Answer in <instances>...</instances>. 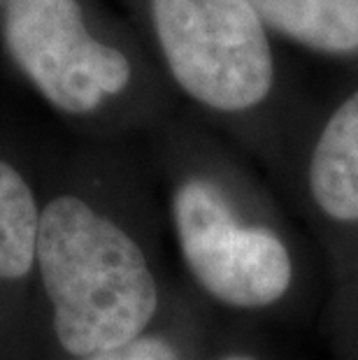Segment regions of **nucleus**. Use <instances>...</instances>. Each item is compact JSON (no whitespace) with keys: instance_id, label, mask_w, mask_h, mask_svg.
I'll return each instance as SVG.
<instances>
[{"instance_id":"6","label":"nucleus","mask_w":358,"mask_h":360,"mask_svg":"<svg viewBox=\"0 0 358 360\" xmlns=\"http://www.w3.org/2000/svg\"><path fill=\"white\" fill-rule=\"evenodd\" d=\"M261 21L312 49H358V0H249Z\"/></svg>"},{"instance_id":"5","label":"nucleus","mask_w":358,"mask_h":360,"mask_svg":"<svg viewBox=\"0 0 358 360\" xmlns=\"http://www.w3.org/2000/svg\"><path fill=\"white\" fill-rule=\"evenodd\" d=\"M309 191L326 217L342 224L358 221V91L335 110L319 137Z\"/></svg>"},{"instance_id":"7","label":"nucleus","mask_w":358,"mask_h":360,"mask_svg":"<svg viewBox=\"0 0 358 360\" xmlns=\"http://www.w3.org/2000/svg\"><path fill=\"white\" fill-rule=\"evenodd\" d=\"M37 231L40 214L33 191L10 163L0 160V279L14 281L33 270Z\"/></svg>"},{"instance_id":"2","label":"nucleus","mask_w":358,"mask_h":360,"mask_svg":"<svg viewBox=\"0 0 358 360\" xmlns=\"http://www.w3.org/2000/svg\"><path fill=\"white\" fill-rule=\"evenodd\" d=\"M172 77L198 103L249 110L272 86V53L249 0H151Z\"/></svg>"},{"instance_id":"8","label":"nucleus","mask_w":358,"mask_h":360,"mask_svg":"<svg viewBox=\"0 0 358 360\" xmlns=\"http://www.w3.org/2000/svg\"><path fill=\"white\" fill-rule=\"evenodd\" d=\"M84 360H181L177 349L172 347L165 337L158 335H142L138 340L121 344L117 349L101 351Z\"/></svg>"},{"instance_id":"4","label":"nucleus","mask_w":358,"mask_h":360,"mask_svg":"<svg viewBox=\"0 0 358 360\" xmlns=\"http://www.w3.org/2000/svg\"><path fill=\"white\" fill-rule=\"evenodd\" d=\"M5 42L40 94L68 114L94 112L131 79L124 53L89 35L77 0H7Z\"/></svg>"},{"instance_id":"3","label":"nucleus","mask_w":358,"mask_h":360,"mask_svg":"<svg viewBox=\"0 0 358 360\" xmlns=\"http://www.w3.org/2000/svg\"><path fill=\"white\" fill-rule=\"evenodd\" d=\"M172 221L186 267L219 302L268 307L291 286L286 244L268 228L242 226L212 181L196 177L181 184L172 198Z\"/></svg>"},{"instance_id":"1","label":"nucleus","mask_w":358,"mask_h":360,"mask_svg":"<svg viewBox=\"0 0 358 360\" xmlns=\"http://www.w3.org/2000/svg\"><path fill=\"white\" fill-rule=\"evenodd\" d=\"M35 260L68 354L117 349L154 319L158 290L142 249L82 198L58 195L40 212Z\"/></svg>"},{"instance_id":"9","label":"nucleus","mask_w":358,"mask_h":360,"mask_svg":"<svg viewBox=\"0 0 358 360\" xmlns=\"http://www.w3.org/2000/svg\"><path fill=\"white\" fill-rule=\"evenodd\" d=\"M221 360H256V358H249V356H226Z\"/></svg>"}]
</instances>
